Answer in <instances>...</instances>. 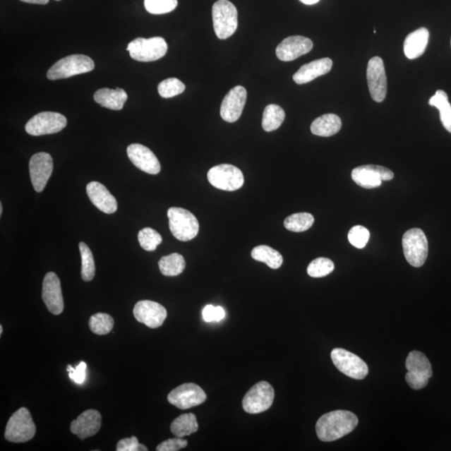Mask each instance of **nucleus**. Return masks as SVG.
Here are the masks:
<instances>
[{"label": "nucleus", "mask_w": 451, "mask_h": 451, "mask_svg": "<svg viewBox=\"0 0 451 451\" xmlns=\"http://www.w3.org/2000/svg\"><path fill=\"white\" fill-rule=\"evenodd\" d=\"M367 80L371 98L376 102H382L387 95V77L385 64L380 57H373L367 67Z\"/></svg>", "instance_id": "15"}, {"label": "nucleus", "mask_w": 451, "mask_h": 451, "mask_svg": "<svg viewBox=\"0 0 451 451\" xmlns=\"http://www.w3.org/2000/svg\"><path fill=\"white\" fill-rule=\"evenodd\" d=\"M370 231L363 226H355L350 229L348 239L354 247L361 249L366 247L370 240Z\"/></svg>", "instance_id": "40"}, {"label": "nucleus", "mask_w": 451, "mask_h": 451, "mask_svg": "<svg viewBox=\"0 0 451 451\" xmlns=\"http://www.w3.org/2000/svg\"><path fill=\"white\" fill-rule=\"evenodd\" d=\"M358 417L347 411L323 414L316 423V433L321 441L331 442L349 435L358 426Z\"/></svg>", "instance_id": "1"}, {"label": "nucleus", "mask_w": 451, "mask_h": 451, "mask_svg": "<svg viewBox=\"0 0 451 451\" xmlns=\"http://www.w3.org/2000/svg\"><path fill=\"white\" fill-rule=\"evenodd\" d=\"M208 179L214 188L227 191L239 190L244 184L243 172L229 164H222L211 168L208 173Z\"/></svg>", "instance_id": "9"}, {"label": "nucleus", "mask_w": 451, "mask_h": 451, "mask_svg": "<svg viewBox=\"0 0 451 451\" xmlns=\"http://www.w3.org/2000/svg\"><path fill=\"white\" fill-rule=\"evenodd\" d=\"M247 100V90L238 85L232 88L223 99L220 114L223 120L234 123L239 119Z\"/></svg>", "instance_id": "19"}, {"label": "nucleus", "mask_w": 451, "mask_h": 451, "mask_svg": "<svg viewBox=\"0 0 451 451\" xmlns=\"http://www.w3.org/2000/svg\"><path fill=\"white\" fill-rule=\"evenodd\" d=\"M56 1H61V0H56Z\"/></svg>", "instance_id": "49"}, {"label": "nucleus", "mask_w": 451, "mask_h": 451, "mask_svg": "<svg viewBox=\"0 0 451 451\" xmlns=\"http://www.w3.org/2000/svg\"><path fill=\"white\" fill-rule=\"evenodd\" d=\"M342 121L338 116L335 114H326L318 117L311 125V131L313 135L329 138L340 131Z\"/></svg>", "instance_id": "27"}, {"label": "nucleus", "mask_w": 451, "mask_h": 451, "mask_svg": "<svg viewBox=\"0 0 451 451\" xmlns=\"http://www.w3.org/2000/svg\"><path fill=\"white\" fill-rule=\"evenodd\" d=\"M394 176L393 172L388 168L377 165L358 167L352 172V179L355 184L366 189L379 188L382 181H390Z\"/></svg>", "instance_id": "14"}, {"label": "nucleus", "mask_w": 451, "mask_h": 451, "mask_svg": "<svg viewBox=\"0 0 451 451\" xmlns=\"http://www.w3.org/2000/svg\"><path fill=\"white\" fill-rule=\"evenodd\" d=\"M100 427H102V414L95 409H88L80 414L76 420L72 421L71 431L80 440H85L97 434Z\"/></svg>", "instance_id": "22"}, {"label": "nucleus", "mask_w": 451, "mask_h": 451, "mask_svg": "<svg viewBox=\"0 0 451 451\" xmlns=\"http://www.w3.org/2000/svg\"><path fill=\"white\" fill-rule=\"evenodd\" d=\"M127 155L132 163L148 174L157 175L161 172V164L156 155L140 144H131L127 148Z\"/></svg>", "instance_id": "21"}, {"label": "nucleus", "mask_w": 451, "mask_h": 451, "mask_svg": "<svg viewBox=\"0 0 451 451\" xmlns=\"http://www.w3.org/2000/svg\"><path fill=\"white\" fill-rule=\"evenodd\" d=\"M90 329L97 335H106L112 331L114 320L107 313H98L91 316L89 321Z\"/></svg>", "instance_id": "35"}, {"label": "nucleus", "mask_w": 451, "mask_h": 451, "mask_svg": "<svg viewBox=\"0 0 451 451\" xmlns=\"http://www.w3.org/2000/svg\"><path fill=\"white\" fill-rule=\"evenodd\" d=\"M53 159L49 153L39 152L34 155L30 161V175L32 184L37 193H41L47 186L53 172Z\"/></svg>", "instance_id": "16"}, {"label": "nucleus", "mask_w": 451, "mask_h": 451, "mask_svg": "<svg viewBox=\"0 0 451 451\" xmlns=\"http://www.w3.org/2000/svg\"><path fill=\"white\" fill-rule=\"evenodd\" d=\"M169 227L176 239L188 241L197 236L199 222L193 213L184 208H171L167 212Z\"/></svg>", "instance_id": "5"}, {"label": "nucleus", "mask_w": 451, "mask_h": 451, "mask_svg": "<svg viewBox=\"0 0 451 451\" xmlns=\"http://www.w3.org/2000/svg\"><path fill=\"white\" fill-rule=\"evenodd\" d=\"M67 125V119L60 113L44 112L27 122L25 131L30 136H40L58 133Z\"/></svg>", "instance_id": "12"}, {"label": "nucleus", "mask_w": 451, "mask_h": 451, "mask_svg": "<svg viewBox=\"0 0 451 451\" xmlns=\"http://www.w3.org/2000/svg\"><path fill=\"white\" fill-rule=\"evenodd\" d=\"M212 20L218 39L226 40L238 29V11L229 0H218L212 7Z\"/></svg>", "instance_id": "2"}, {"label": "nucleus", "mask_w": 451, "mask_h": 451, "mask_svg": "<svg viewBox=\"0 0 451 451\" xmlns=\"http://www.w3.org/2000/svg\"><path fill=\"white\" fill-rule=\"evenodd\" d=\"M90 202L97 207L100 211L107 214H113L117 211V202L114 196L108 189L98 181H91L86 186Z\"/></svg>", "instance_id": "23"}, {"label": "nucleus", "mask_w": 451, "mask_h": 451, "mask_svg": "<svg viewBox=\"0 0 451 451\" xmlns=\"http://www.w3.org/2000/svg\"><path fill=\"white\" fill-rule=\"evenodd\" d=\"M186 86L176 78H169L161 82L158 85V93L163 98H172L184 92Z\"/></svg>", "instance_id": "38"}, {"label": "nucleus", "mask_w": 451, "mask_h": 451, "mask_svg": "<svg viewBox=\"0 0 451 451\" xmlns=\"http://www.w3.org/2000/svg\"><path fill=\"white\" fill-rule=\"evenodd\" d=\"M86 368H88V366L84 361H82L76 368L68 366L67 371L69 373V377L73 381L76 383V384L82 385L85 380Z\"/></svg>", "instance_id": "44"}, {"label": "nucleus", "mask_w": 451, "mask_h": 451, "mask_svg": "<svg viewBox=\"0 0 451 451\" xmlns=\"http://www.w3.org/2000/svg\"><path fill=\"white\" fill-rule=\"evenodd\" d=\"M168 402L180 409L198 407L207 399L204 390L193 383H186L176 387L167 396Z\"/></svg>", "instance_id": "13"}, {"label": "nucleus", "mask_w": 451, "mask_h": 451, "mask_svg": "<svg viewBox=\"0 0 451 451\" xmlns=\"http://www.w3.org/2000/svg\"><path fill=\"white\" fill-rule=\"evenodd\" d=\"M430 106L436 107L440 111V121L446 131L451 133V104L448 95L444 90H437L431 98Z\"/></svg>", "instance_id": "30"}, {"label": "nucleus", "mask_w": 451, "mask_h": 451, "mask_svg": "<svg viewBox=\"0 0 451 451\" xmlns=\"http://www.w3.org/2000/svg\"><path fill=\"white\" fill-rule=\"evenodd\" d=\"M451 43V42H450Z\"/></svg>", "instance_id": "50"}, {"label": "nucleus", "mask_w": 451, "mask_h": 451, "mask_svg": "<svg viewBox=\"0 0 451 451\" xmlns=\"http://www.w3.org/2000/svg\"><path fill=\"white\" fill-rule=\"evenodd\" d=\"M198 431L197 417L194 414H181L171 425V431L176 437L184 438Z\"/></svg>", "instance_id": "28"}, {"label": "nucleus", "mask_w": 451, "mask_h": 451, "mask_svg": "<svg viewBox=\"0 0 451 451\" xmlns=\"http://www.w3.org/2000/svg\"><path fill=\"white\" fill-rule=\"evenodd\" d=\"M36 426L28 409L22 407L8 420L6 439L13 443H25L34 438Z\"/></svg>", "instance_id": "6"}, {"label": "nucleus", "mask_w": 451, "mask_h": 451, "mask_svg": "<svg viewBox=\"0 0 451 451\" xmlns=\"http://www.w3.org/2000/svg\"><path fill=\"white\" fill-rule=\"evenodd\" d=\"M301 2L305 4H308V6H312V4H315L318 2H320V0H300Z\"/></svg>", "instance_id": "46"}, {"label": "nucleus", "mask_w": 451, "mask_h": 451, "mask_svg": "<svg viewBox=\"0 0 451 451\" xmlns=\"http://www.w3.org/2000/svg\"><path fill=\"white\" fill-rule=\"evenodd\" d=\"M42 299L48 311L54 315H60L64 311V299L61 280L56 273L49 272L43 281Z\"/></svg>", "instance_id": "18"}, {"label": "nucleus", "mask_w": 451, "mask_h": 451, "mask_svg": "<svg viewBox=\"0 0 451 451\" xmlns=\"http://www.w3.org/2000/svg\"><path fill=\"white\" fill-rule=\"evenodd\" d=\"M251 256L254 260L266 263L272 270H277L284 263L281 253L267 245H260L254 248L251 253Z\"/></svg>", "instance_id": "29"}, {"label": "nucleus", "mask_w": 451, "mask_h": 451, "mask_svg": "<svg viewBox=\"0 0 451 451\" xmlns=\"http://www.w3.org/2000/svg\"><path fill=\"white\" fill-rule=\"evenodd\" d=\"M20 1L34 4H47L49 0H20Z\"/></svg>", "instance_id": "45"}, {"label": "nucleus", "mask_w": 451, "mask_h": 451, "mask_svg": "<svg viewBox=\"0 0 451 451\" xmlns=\"http://www.w3.org/2000/svg\"><path fill=\"white\" fill-rule=\"evenodd\" d=\"M94 68L95 63L90 57L72 54L54 64L47 72V77L52 80L66 79L93 71Z\"/></svg>", "instance_id": "4"}, {"label": "nucleus", "mask_w": 451, "mask_h": 451, "mask_svg": "<svg viewBox=\"0 0 451 451\" xmlns=\"http://www.w3.org/2000/svg\"><path fill=\"white\" fill-rule=\"evenodd\" d=\"M404 254L407 262L414 267H421L425 264L429 247L425 232L420 229L407 231L403 236Z\"/></svg>", "instance_id": "7"}, {"label": "nucleus", "mask_w": 451, "mask_h": 451, "mask_svg": "<svg viewBox=\"0 0 451 451\" xmlns=\"http://www.w3.org/2000/svg\"><path fill=\"white\" fill-rule=\"evenodd\" d=\"M275 400V390L266 381H261L251 388L245 395L243 408L248 414L265 412L272 407Z\"/></svg>", "instance_id": "10"}, {"label": "nucleus", "mask_w": 451, "mask_h": 451, "mask_svg": "<svg viewBox=\"0 0 451 451\" xmlns=\"http://www.w3.org/2000/svg\"><path fill=\"white\" fill-rule=\"evenodd\" d=\"M3 213V205L0 203V215H2Z\"/></svg>", "instance_id": "47"}, {"label": "nucleus", "mask_w": 451, "mask_h": 451, "mask_svg": "<svg viewBox=\"0 0 451 451\" xmlns=\"http://www.w3.org/2000/svg\"><path fill=\"white\" fill-rule=\"evenodd\" d=\"M159 268L164 276L175 277L181 275L186 267L184 257L179 253H172L162 257L158 263Z\"/></svg>", "instance_id": "31"}, {"label": "nucleus", "mask_w": 451, "mask_h": 451, "mask_svg": "<svg viewBox=\"0 0 451 451\" xmlns=\"http://www.w3.org/2000/svg\"><path fill=\"white\" fill-rule=\"evenodd\" d=\"M167 49L166 40L162 37L138 38L127 47L131 57L140 62L156 61L165 56Z\"/></svg>", "instance_id": "8"}, {"label": "nucleus", "mask_w": 451, "mask_h": 451, "mask_svg": "<svg viewBox=\"0 0 451 451\" xmlns=\"http://www.w3.org/2000/svg\"><path fill=\"white\" fill-rule=\"evenodd\" d=\"M3 334V326L0 325V335H2Z\"/></svg>", "instance_id": "48"}, {"label": "nucleus", "mask_w": 451, "mask_h": 451, "mask_svg": "<svg viewBox=\"0 0 451 451\" xmlns=\"http://www.w3.org/2000/svg\"><path fill=\"white\" fill-rule=\"evenodd\" d=\"M335 270V263L330 259L318 258L314 259L308 267V275L312 277H323Z\"/></svg>", "instance_id": "37"}, {"label": "nucleus", "mask_w": 451, "mask_h": 451, "mask_svg": "<svg viewBox=\"0 0 451 451\" xmlns=\"http://www.w3.org/2000/svg\"><path fill=\"white\" fill-rule=\"evenodd\" d=\"M138 241L141 248L148 252H153L162 243V238L156 230L145 227L139 231Z\"/></svg>", "instance_id": "36"}, {"label": "nucleus", "mask_w": 451, "mask_h": 451, "mask_svg": "<svg viewBox=\"0 0 451 451\" xmlns=\"http://www.w3.org/2000/svg\"><path fill=\"white\" fill-rule=\"evenodd\" d=\"M313 41L303 36H290L277 47L276 54L282 61H291L311 52Z\"/></svg>", "instance_id": "20"}, {"label": "nucleus", "mask_w": 451, "mask_h": 451, "mask_svg": "<svg viewBox=\"0 0 451 451\" xmlns=\"http://www.w3.org/2000/svg\"><path fill=\"white\" fill-rule=\"evenodd\" d=\"M133 314L136 320L150 329H157L163 325L167 317V309L154 301H139L135 305Z\"/></svg>", "instance_id": "17"}, {"label": "nucleus", "mask_w": 451, "mask_h": 451, "mask_svg": "<svg viewBox=\"0 0 451 451\" xmlns=\"http://www.w3.org/2000/svg\"><path fill=\"white\" fill-rule=\"evenodd\" d=\"M81 256V277L85 282H90L94 279L95 275V265L92 252L83 241L79 244Z\"/></svg>", "instance_id": "34"}, {"label": "nucleus", "mask_w": 451, "mask_h": 451, "mask_svg": "<svg viewBox=\"0 0 451 451\" xmlns=\"http://www.w3.org/2000/svg\"><path fill=\"white\" fill-rule=\"evenodd\" d=\"M226 316V312L223 308L215 307L213 305H207L203 308V317L206 322H220Z\"/></svg>", "instance_id": "41"}, {"label": "nucleus", "mask_w": 451, "mask_h": 451, "mask_svg": "<svg viewBox=\"0 0 451 451\" xmlns=\"http://www.w3.org/2000/svg\"><path fill=\"white\" fill-rule=\"evenodd\" d=\"M188 446V440L180 437H176L174 439H169L162 442L157 445V451H177L186 448Z\"/></svg>", "instance_id": "43"}, {"label": "nucleus", "mask_w": 451, "mask_h": 451, "mask_svg": "<svg viewBox=\"0 0 451 451\" xmlns=\"http://www.w3.org/2000/svg\"><path fill=\"white\" fill-rule=\"evenodd\" d=\"M128 98L123 89H100L94 95L95 102L113 111H121Z\"/></svg>", "instance_id": "26"}, {"label": "nucleus", "mask_w": 451, "mask_h": 451, "mask_svg": "<svg viewBox=\"0 0 451 451\" xmlns=\"http://www.w3.org/2000/svg\"><path fill=\"white\" fill-rule=\"evenodd\" d=\"M405 366L407 373L405 380L414 390H422L429 383L433 375L431 363L425 354L414 350L409 354Z\"/></svg>", "instance_id": "3"}, {"label": "nucleus", "mask_w": 451, "mask_h": 451, "mask_svg": "<svg viewBox=\"0 0 451 451\" xmlns=\"http://www.w3.org/2000/svg\"><path fill=\"white\" fill-rule=\"evenodd\" d=\"M332 66V61L330 58H323L320 60L312 61L303 66L293 76L296 84H307L318 77L325 76L329 73Z\"/></svg>", "instance_id": "24"}, {"label": "nucleus", "mask_w": 451, "mask_h": 451, "mask_svg": "<svg viewBox=\"0 0 451 451\" xmlns=\"http://www.w3.org/2000/svg\"><path fill=\"white\" fill-rule=\"evenodd\" d=\"M314 217L311 213L299 212L293 214L284 220L287 229L294 232H303L313 226Z\"/></svg>", "instance_id": "33"}, {"label": "nucleus", "mask_w": 451, "mask_h": 451, "mask_svg": "<svg viewBox=\"0 0 451 451\" xmlns=\"http://www.w3.org/2000/svg\"><path fill=\"white\" fill-rule=\"evenodd\" d=\"M117 451H148L147 446L139 443L138 439L136 436L131 438H125L118 442L116 445Z\"/></svg>", "instance_id": "42"}, {"label": "nucleus", "mask_w": 451, "mask_h": 451, "mask_svg": "<svg viewBox=\"0 0 451 451\" xmlns=\"http://www.w3.org/2000/svg\"><path fill=\"white\" fill-rule=\"evenodd\" d=\"M429 38V30L426 28L418 29L408 35L404 43L405 56L409 60L421 57L426 52Z\"/></svg>", "instance_id": "25"}, {"label": "nucleus", "mask_w": 451, "mask_h": 451, "mask_svg": "<svg viewBox=\"0 0 451 451\" xmlns=\"http://www.w3.org/2000/svg\"><path fill=\"white\" fill-rule=\"evenodd\" d=\"M331 359L337 368L346 376L354 380H363L368 375L366 362L349 351L337 348L332 351Z\"/></svg>", "instance_id": "11"}, {"label": "nucleus", "mask_w": 451, "mask_h": 451, "mask_svg": "<svg viewBox=\"0 0 451 451\" xmlns=\"http://www.w3.org/2000/svg\"><path fill=\"white\" fill-rule=\"evenodd\" d=\"M285 119L284 109L277 104H270L263 112L262 126L264 131L271 132L279 129Z\"/></svg>", "instance_id": "32"}, {"label": "nucleus", "mask_w": 451, "mask_h": 451, "mask_svg": "<svg viewBox=\"0 0 451 451\" xmlns=\"http://www.w3.org/2000/svg\"><path fill=\"white\" fill-rule=\"evenodd\" d=\"M177 0H145V10L152 15H163L175 10Z\"/></svg>", "instance_id": "39"}]
</instances>
